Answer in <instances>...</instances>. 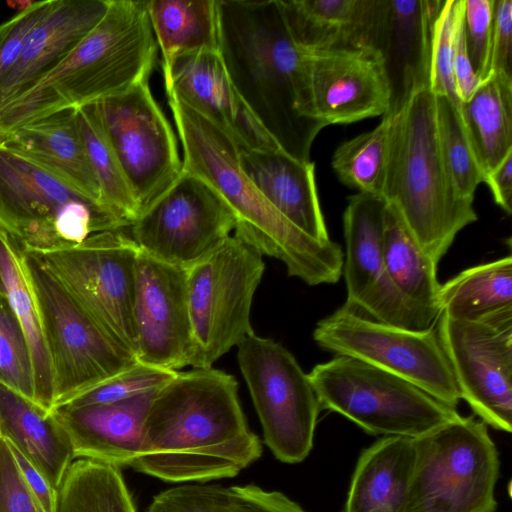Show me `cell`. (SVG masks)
Returning a JSON list of instances; mask_svg holds the SVG:
<instances>
[{"label":"cell","mask_w":512,"mask_h":512,"mask_svg":"<svg viewBox=\"0 0 512 512\" xmlns=\"http://www.w3.org/2000/svg\"><path fill=\"white\" fill-rule=\"evenodd\" d=\"M386 206L385 199L374 194L358 192L348 197L343 214L344 304L382 323L428 329L434 322L407 301L387 272L383 248Z\"/></svg>","instance_id":"cell-17"},{"label":"cell","mask_w":512,"mask_h":512,"mask_svg":"<svg viewBox=\"0 0 512 512\" xmlns=\"http://www.w3.org/2000/svg\"><path fill=\"white\" fill-rule=\"evenodd\" d=\"M302 52L363 49L373 0H278Z\"/></svg>","instance_id":"cell-28"},{"label":"cell","mask_w":512,"mask_h":512,"mask_svg":"<svg viewBox=\"0 0 512 512\" xmlns=\"http://www.w3.org/2000/svg\"><path fill=\"white\" fill-rule=\"evenodd\" d=\"M0 382L35 402L34 375L23 329L0 292Z\"/></svg>","instance_id":"cell-38"},{"label":"cell","mask_w":512,"mask_h":512,"mask_svg":"<svg viewBox=\"0 0 512 512\" xmlns=\"http://www.w3.org/2000/svg\"><path fill=\"white\" fill-rule=\"evenodd\" d=\"M491 73L512 78V0H494Z\"/></svg>","instance_id":"cell-45"},{"label":"cell","mask_w":512,"mask_h":512,"mask_svg":"<svg viewBox=\"0 0 512 512\" xmlns=\"http://www.w3.org/2000/svg\"><path fill=\"white\" fill-rule=\"evenodd\" d=\"M16 16H13L8 21H5L0 24V43L4 39V37L7 35L13 24L15 23Z\"/></svg>","instance_id":"cell-49"},{"label":"cell","mask_w":512,"mask_h":512,"mask_svg":"<svg viewBox=\"0 0 512 512\" xmlns=\"http://www.w3.org/2000/svg\"><path fill=\"white\" fill-rule=\"evenodd\" d=\"M383 248L387 272L400 293L418 311L435 322L440 313L437 264L422 250L397 211L387 203Z\"/></svg>","instance_id":"cell-32"},{"label":"cell","mask_w":512,"mask_h":512,"mask_svg":"<svg viewBox=\"0 0 512 512\" xmlns=\"http://www.w3.org/2000/svg\"><path fill=\"white\" fill-rule=\"evenodd\" d=\"M218 51L247 107L293 158L308 162L325 125L313 115L304 53L278 0H217Z\"/></svg>","instance_id":"cell-2"},{"label":"cell","mask_w":512,"mask_h":512,"mask_svg":"<svg viewBox=\"0 0 512 512\" xmlns=\"http://www.w3.org/2000/svg\"><path fill=\"white\" fill-rule=\"evenodd\" d=\"M459 110L486 177L512 152V78L491 73Z\"/></svg>","instance_id":"cell-29"},{"label":"cell","mask_w":512,"mask_h":512,"mask_svg":"<svg viewBox=\"0 0 512 512\" xmlns=\"http://www.w3.org/2000/svg\"><path fill=\"white\" fill-rule=\"evenodd\" d=\"M177 372L137 361L126 370L59 406L81 407L107 404L153 393L169 382Z\"/></svg>","instance_id":"cell-39"},{"label":"cell","mask_w":512,"mask_h":512,"mask_svg":"<svg viewBox=\"0 0 512 512\" xmlns=\"http://www.w3.org/2000/svg\"><path fill=\"white\" fill-rule=\"evenodd\" d=\"M22 254L21 245L0 228V292L20 322L29 346L35 403L50 411L54 401L53 372Z\"/></svg>","instance_id":"cell-30"},{"label":"cell","mask_w":512,"mask_h":512,"mask_svg":"<svg viewBox=\"0 0 512 512\" xmlns=\"http://www.w3.org/2000/svg\"><path fill=\"white\" fill-rule=\"evenodd\" d=\"M109 0H56L30 31L21 54L0 88V107L59 64L99 23Z\"/></svg>","instance_id":"cell-23"},{"label":"cell","mask_w":512,"mask_h":512,"mask_svg":"<svg viewBox=\"0 0 512 512\" xmlns=\"http://www.w3.org/2000/svg\"><path fill=\"white\" fill-rule=\"evenodd\" d=\"M308 377L321 410L372 435L415 439L461 416L412 383L352 357L319 363Z\"/></svg>","instance_id":"cell-7"},{"label":"cell","mask_w":512,"mask_h":512,"mask_svg":"<svg viewBox=\"0 0 512 512\" xmlns=\"http://www.w3.org/2000/svg\"><path fill=\"white\" fill-rule=\"evenodd\" d=\"M8 444V443H7ZM20 472L43 512H55L56 492L45 477L18 450L8 444Z\"/></svg>","instance_id":"cell-47"},{"label":"cell","mask_w":512,"mask_h":512,"mask_svg":"<svg viewBox=\"0 0 512 512\" xmlns=\"http://www.w3.org/2000/svg\"><path fill=\"white\" fill-rule=\"evenodd\" d=\"M138 252L131 236L119 229L93 234L72 247L35 253L100 327L135 357Z\"/></svg>","instance_id":"cell-13"},{"label":"cell","mask_w":512,"mask_h":512,"mask_svg":"<svg viewBox=\"0 0 512 512\" xmlns=\"http://www.w3.org/2000/svg\"><path fill=\"white\" fill-rule=\"evenodd\" d=\"M0 140L86 196L104 203L81 137L76 109L27 123L0 136Z\"/></svg>","instance_id":"cell-26"},{"label":"cell","mask_w":512,"mask_h":512,"mask_svg":"<svg viewBox=\"0 0 512 512\" xmlns=\"http://www.w3.org/2000/svg\"><path fill=\"white\" fill-rule=\"evenodd\" d=\"M0 512H43L7 442L0 437Z\"/></svg>","instance_id":"cell-42"},{"label":"cell","mask_w":512,"mask_h":512,"mask_svg":"<svg viewBox=\"0 0 512 512\" xmlns=\"http://www.w3.org/2000/svg\"><path fill=\"white\" fill-rule=\"evenodd\" d=\"M313 339L335 356H347L394 374L456 408L459 391L437 331L379 322L343 304L321 319Z\"/></svg>","instance_id":"cell-11"},{"label":"cell","mask_w":512,"mask_h":512,"mask_svg":"<svg viewBox=\"0 0 512 512\" xmlns=\"http://www.w3.org/2000/svg\"><path fill=\"white\" fill-rule=\"evenodd\" d=\"M437 335L460 399L487 426L512 430V309L482 320L439 313Z\"/></svg>","instance_id":"cell-14"},{"label":"cell","mask_w":512,"mask_h":512,"mask_svg":"<svg viewBox=\"0 0 512 512\" xmlns=\"http://www.w3.org/2000/svg\"><path fill=\"white\" fill-rule=\"evenodd\" d=\"M156 392L107 404L57 406L50 411L67 432L75 458L121 469L131 467L141 454L143 427Z\"/></svg>","instance_id":"cell-22"},{"label":"cell","mask_w":512,"mask_h":512,"mask_svg":"<svg viewBox=\"0 0 512 512\" xmlns=\"http://www.w3.org/2000/svg\"><path fill=\"white\" fill-rule=\"evenodd\" d=\"M133 321L138 361L173 371L191 365L194 341L187 269L157 260L139 249Z\"/></svg>","instance_id":"cell-18"},{"label":"cell","mask_w":512,"mask_h":512,"mask_svg":"<svg viewBox=\"0 0 512 512\" xmlns=\"http://www.w3.org/2000/svg\"><path fill=\"white\" fill-rule=\"evenodd\" d=\"M437 134L442 160L457 195L468 202L485 182L482 171L468 140L460 107L443 95H435Z\"/></svg>","instance_id":"cell-37"},{"label":"cell","mask_w":512,"mask_h":512,"mask_svg":"<svg viewBox=\"0 0 512 512\" xmlns=\"http://www.w3.org/2000/svg\"><path fill=\"white\" fill-rule=\"evenodd\" d=\"M391 116L371 131L340 144L332 157L338 179L361 193L382 197L387 169Z\"/></svg>","instance_id":"cell-36"},{"label":"cell","mask_w":512,"mask_h":512,"mask_svg":"<svg viewBox=\"0 0 512 512\" xmlns=\"http://www.w3.org/2000/svg\"><path fill=\"white\" fill-rule=\"evenodd\" d=\"M404 512H495L499 454L487 425L460 416L415 438Z\"/></svg>","instance_id":"cell-8"},{"label":"cell","mask_w":512,"mask_h":512,"mask_svg":"<svg viewBox=\"0 0 512 512\" xmlns=\"http://www.w3.org/2000/svg\"><path fill=\"white\" fill-rule=\"evenodd\" d=\"M494 0H464V30L469 59L480 81L490 75Z\"/></svg>","instance_id":"cell-41"},{"label":"cell","mask_w":512,"mask_h":512,"mask_svg":"<svg viewBox=\"0 0 512 512\" xmlns=\"http://www.w3.org/2000/svg\"><path fill=\"white\" fill-rule=\"evenodd\" d=\"M314 117L325 126L384 116L390 106L387 77L371 49L303 52Z\"/></svg>","instance_id":"cell-20"},{"label":"cell","mask_w":512,"mask_h":512,"mask_svg":"<svg viewBox=\"0 0 512 512\" xmlns=\"http://www.w3.org/2000/svg\"><path fill=\"white\" fill-rule=\"evenodd\" d=\"M237 360L263 429L264 443L281 462H302L313 447L320 405L306 374L280 343L251 334Z\"/></svg>","instance_id":"cell-12"},{"label":"cell","mask_w":512,"mask_h":512,"mask_svg":"<svg viewBox=\"0 0 512 512\" xmlns=\"http://www.w3.org/2000/svg\"><path fill=\"white\" fill-rule=\"evenodd\" d=\"M147 7L162 71L183 55L218 51L217 0H151Z\"/></svg>","instance_id":"cell-31"},{"label":"cell","mask_w":512,"mask_h":512,"mask_svg":"<svg viewBox=\"0 0 512 512\" xmlns=\"http://www.w3.org/2000/svg\"><path fill=\"white\" fill-rule=\"evenodd\" d=\"M157 51L147 1L109 0L103 18L59 64L0 107V136L148 81Z\"/></svg>","instance_id":"cell-4"},{"label":"cell","mask_w":512,"mask_h":512,"mask_svg":"<svg viewBox=\"0 0 512 512\" xmlns=\"http://www.w3.org/2000/svg\"><path fill=\"white\" fill-rule=\"evenodd\" d=\"M494 202L508 215L512 213V152L487 174L485 182Z\"/></svg>","instance_id":"cell-48"},{"label":"cell","mask_w":512,"mask_h":512,"mask_svg":"<svg viewBox=\"0 0 512 512\" xmlns=\"http://www.w3.org/2000/svg\"><path fill=\"white\" fill-rule=\"evenodd\" d=\"M463 15L464 0L458 16L453 51V76L456 93L460 102L468 100L481 82L475 74L469 59Z\"/></svg>","instance_id":"cell-46"},{"label":"cell","mask_w":512,"mask_h":512,"mask_svg":"<svg viewBox=\"0 0 512 512\" xmlns=\"http://www.w3.org/2000/svg\"><path fill=\"white\" fill-rule=\"evenodd\" d=\"M262 257L233 235L187 269L193 368L211 367L254 333L250 313L265 268Z\"/></svg>","instance_id":"cell-10"},{"label":"cell","mask_w":512,"mask_h":512,"mask_svg":"<svg viewBox=\"0 0 512 512\" xmlns=\"http://www.w3.org/2000/svg\"><path fill=\"white\" fill-rule=\"evenodd\" d=\"M463 0H442L434 20L429 89L434 95H443L460 107L453 76L454 39Z\"/></svg>","instance_id":"cell-40"},{"label":"cell","mask_w":512,"mask_h":512,"mask_svg":"<svg viewBox=\"0 0 512 512\" xmlns=\"http://www.w3.org/2000/svg\"><path fill=\"white\" fill-rule=\"evenodd\" d=\"M55 512H136L121 469L74 460L56 491Z\"/></svg>","instance_id":"cell-34"},{"label":"cell","mask_w":512,"mask_h":512,"mask_svg":"<svg viewBox=\"0 0 512 512\" xmlns=\"http://www.w3.org/2000/svg\"><path fill=\"white\" fill-rule=\"evenodd\" d=\"M166 94L182 144V171L203 179L232 208L234 236L280 260L290 276L308 285L338 282L344 262L341 246L317 241L285 219L243 172L236 144L175 95Z\"/></svg>","instance_id":"cell-3"},{"label":"cell","mask_w":512,"mask_h":512,"mask_svg":"<svg viewBox=\"0 0 512 512\" xmlns=\"http://www.w3.org/2000/svg\"><path fill=\"white\" fill-rule=\"evenodd\" d=\"M440 313L459 320H482L512 309V257L463 270L441 284Z\"/></svg>","instance_id":"cell-33"},{"label":"cell","mask_w":512,"mask_h":512,"mask_svg":"<svg viewBox=\"0 0 512 512\" xmlns=\"http://www.w3.org/2000/svg\"><path fill=\"white\" fill-rule=\"evenodd\" d=\"M415 461V440L383 437L356 463L343 512H404Z\"/></svg>","instance_id":"cell-27"},{"label":"cell","mask_w":512,"mask_h":512,"mask_svg":"<svg viewBox=\"0 0 512 512\" xmlns=\"http://www.w3.org/2000/svg\"><path fill=\"white\" fill-rule=\"evenodd\" d=\"M243 172L264 198L307 236L330 241L321 210L314 163L300 161L280 148L239 153Z\"/></svg>","instance_id":"cell-24"},{"label":"cell","mask_w":512,"mask_h":512,"mask_svg":"<svg viewBox=\"0 0 512 512\" xmlns=\"http://www.w3.org/2000/svg\"><path fill=\"white\" fill-rule=\"evenodd\" d=\"M262 455L236 379L211 367L177 374L154 395L131 468L169 483L232 478Z\"/></svg>","instance_id":"cell-1"},{"label":"cell","mask_w":512,"mask_h":512,"mask_svg":"<svg viewBox=\"0 0 512 512\" xmlns=\"http://www.w3.org/2000/svg\"><path fill=\"white\" fill-rule=\"evenodd\" d=\"M442 0H374L364 49L376 51L387 77L394 116L411 96L429 87L431 39Z\"/></svg>","instance_id":"cell-19"},{"label":"cell","mask_w":512,"mask_h":512,"mask_svg":"<svg viewBox=\"0 0 512 512\" xmlns=\"http://www.w3.org/2000/svg\"><path fill=\"white\" fill-rule=\"evenodd\" d=\"M0 437L36 467L55 492L76 459L53 413L1 382Z\"/></svg>","instance_id":"cell-25"},{"label":"cell","mask_w":512,"mask_h":512,"mask_svg":"<svg viewBox=\"0 0 512 512\" xmlns=\"http://www.w3.org/2000/svg\"><path fill=\"white\" fill-rule=\"evenodd\" d=\"M382 197L437 265L457 234L478 218L473 203L457 195L445 169L429 87L416 91L391 116Z\"/></svg>","instance_id":"cell-5"},{"label":"cell","mask_w":512,"mask_h":512,"mask_svg":"<svg viewBox=\"0 0 512 512\" xmlns=\"http://www.w3.org/2000/svg\"><path fill=\"white\" fill-rule=\"evenodd\" d=\"M128 227L112 208L0 140V228L24 250L42 254Z\"/></svg>","instance_id":"cell-6"},{"label":"cell","mask_w":512,"mask_h":512,"mask_svg":"<svg viewBox=\"0 0 512 512\" xmlns=\"http://www.w3.org/2000/svg\"><path fill=\"white\" fill-rule=\"evenodd\" d=\"M56 0L33 1L17 13L15 23L0 43V88L18 60L30 31L50 12Z\"/></svg>","instance_id":"cell-43"},{"label":"cell","mask_w":512,"mask_h":512,"mask_svg":"<svg viewBox=\"0 0 512 512\" xmlns=\"http://www.w3.org/2000/svg\"><path fill=\"white\" fill-rule=\"evenodd\" d=\"M22 260L51 362L53 407L138 361L78 304L37 254L23 249Z\"/></svg>","instance_id":"cell-9"},{"label":"cell","mask_w":512,"mask_h":512,"mask_svg":"<svg viewBox=\"0 0 512 512\" xmlns=\"http://www.w3.org/2000/svg\"><path fill=\"white\" fill-rule=\"evenodd\" d=\"M163 77L166 92L218 127L239 152L279 148L231 82L219 51L183 55Z\"/></svg>","instance_id":"cell-21"},{"label":"cell","mask_w":512,"mask_h":512,"mask_svg":"<svg viewBox=\"0 0 512 512\" xmlns=\"http://www.w3.org/2000/svg\"><path fill=\"white\" fill-rule=\"evenodd\" d=\"M231 512H306L279 491H267L254 485L228 487Z\"/></svg>","instance_id":"cell-44"},{"label":"cell","mask_w":512,"mask_h":512,"mask_svg":"<svg viewBox=\"0 0 512 512\" xmlns=\"http://www.w3.org/2000/svg\"><path fill=\"white\" fill-rule=\"evenodd\" d=\"M96 103L141 214L182 173L175 133L155 101L148 81Z\"/></svg>","instance_id":"cell-16"},{"label":"cell","mask_w":512,"mask_h":512,"mask_svg":"<svg viewBox=\"0 0 512 512\" xmlns=\"http://www.w3.org/2000/svg\"><path fill=\"white\" fill-rule=\"evenodd\" d=\"M76 117L103 202L131 225L140 210L107 138L97 103L77 108Z\"/></svg>","instance_id":"cell-35"},{"label":"cell","mask_w":512,"mask_h":512,"mask_svg":"<svg viewBox=\"0 0 512 512\" xmlns=\"http://www.w3.org/2000/svg\"><path fill=\"white\" fill-rule=\"evenodd\" d=\"M236 215L203 179L183 172L130 225V236L145 254L188 269L234 230Z\"/></svg>","instance_id":"cell-15"}]
</instances>
